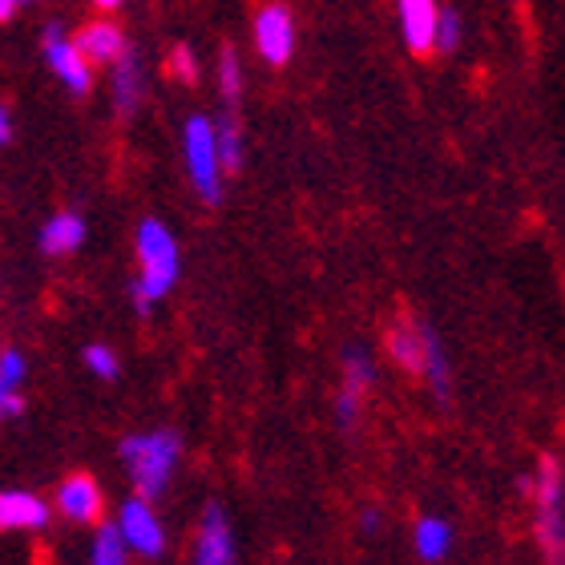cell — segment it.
<instances>
[{
    "label": "cell",
    "instance_id": "13",
    "mask_svg": "<svg viewBox=\"0 0 565 565\" xmlns=\"http://www.w3.org/2000/svg\"><path fill=\"white\" fill-rule=\"evenodd\" d=\"M73 45L82 49V57L89 61V65H114V61L130 49V41H126V33H121L118 21L97 17V21H89V24H82V29H77Z\"/></svg>",
    "mask_w": 565,
    "mask_h": 565
},
{
    "label": "cell",
    "instance_id": "1",
    "mask_svg": "<svg viewBox=\"0 0 565 565\" xmlns=\"http://www.w3.org/2000/svg\"><path fill=\"white\" fill-rule=\"evenodd\" d=\"M134 255H138V275H134V307L138 316H150L153 303H162L174 291L178 275H182V250H178L174 231L158 218H141L134 231Z\"/></svg>",
    "mask_w": 565,
    "mask_h": 565
},
{
    "label": "cell",
    "instance_id": "25",
    "mask_svg": "<svg viewBox=\"0 0 565 565\" xmlns=\"http://www.w3.org/2000/svg\"><path fill=\"white\" fill-rule=\"evenodd\" d=\"M166 73L182 85H194L199 82V57L190 53V45H174L170 49V57H166Z\"/></svg>",
    "mask_w": 565,
    "mask_h": 565
},
{
    "label": "cell",
    "instance_id": "29",
    "mask_svg": "<svg viewBox=\"0 0 565 565\" xmlns=\"http://www.w3.org/2000/svg\"><path fill=\"white\" fill-rule=\"evenodd\" d=\"M12 12H17V0H0V21H9Z\"/></svg>",
    "mask_w": 565,
    "mask_h": 565
},
{
    "label": "cell",
    "instance_id": "14",
    "mask_svg": "<svg viewBox=\"0 0 565 565\" xmlns=\"http://www.w3.org/2000/svg\"><path fill=\"white\" fill-rule=\"evenodd\" d=\"M396 12H401V33L408 53L413 57L436 53V12H440V4L436 0H396Z\"/></svg>",
    "mask_w": 565,
    "mask_h": 565
},
{
    "label": "cell",
    "instance_id": "27",
    "mask_svg": "<svg viewBox=\"0 0 565 565\" xmlns=\"http://www.w3.org/2000/svg\"><path fill=\"white\" fill-rule=\"evenodd\" d=\"M360 530L380 533V530H384V513H380V509H364V513H360Z\"/></svg>",
    "mask_w": 565,
    "mask_h": 565
},
{
    "label": "cell",
    "instance_id": "9",
    "mask_svg": "<svg viewBox=\"0 0 565 565\" xmlns=\"http://www.w3.org/2000/svg\"><path fill=\"white\" fill-rule=\"evenodd\" d=\"M255 49H259V57L275 70H282L295 53V17L287 4L271 0V4H263L255 12Z\"/></svg>",
    "mask_w": 565,
    "mask_h": 565
},
{
    "label": "cell",
    "instance_id": "11",
    "mask_svg": "<svg viewBox=\"0 0 565 565\" xmlns=\"http://www.w3.org/2000/svg\"><path fill=\"white\" fill-rule=\"evenodd\" d=\"M53 518V505L29 489H4L0 493V533H41Z\"/></svg>",
    "mask_w": 565,
    "mask_h": 565
},
{
    "label": "cell",
    "instance_id": "24",
    "mask_svg": "<svg viewBox=\"0 0 565 565\" xmlns=\"http://www.w3.org/2000/svg\"><path fill=\"white\" fill-rule=\"evenodd\" d=\"M24 380H29V360H24L21 348H0V384L21 392Z\"/></svg>",
    "mask_w": 565,
    "mask_h": 565
},
{
    "label": "cell",
    "instance_id": "6",
    "mask_svg": "<svg viewBox=\"0 0 565 565\" xmlns=\"http://www.w3.org/2000/svg\"><path fill=\"white\" fill-rule=\"evenodd\" d=\"M376 384V364H372V355L367 348L352 343V348H343V360H340V392H335V424H340L343 433H352L360 416H364V401L367 392Z\"/></svg>",
    "mask_w": 565,
    "mask_h": 565
},
{
    "label": "cell",
    "instance_id": "21",
    "mask_svg": "<svg viewBox=\"0 0 565 565\" xmlns=\"http://www.w3.org/2000/svg\"><path fill=\"white\" fill-rule=\"evenodd\" d=\"M218 94H223L226 109H235L243 97V65H238V53L231 45L218 53Z\"/></svg>",
    "mask_w": 565,
    "mask_h": 565
},
{
    "label": "cell",
    "instance_id": "20",
    "mask_svg": "<svg viewBox=\"0 0 565 565\" xmlns=\"http://www.w3.org/2000/svg\"><path fill=\"white\" fill-rule=\"evenodd\" d=\"M85 565H130V550L121 545L114 525H97L94 545H89V562Z\"/></svg>",
    "mask_w": 565,
    "mask_h": 565
},
{
    "label": "cell",
    "instance_id": "12",
    "mask_svg": "<svg viewBox=\"0 0 565 565\" xmlns=\"http://www.w3.org/2000/svg\"><path fill=\"white\" fill-rule=\"evenodd\" d=\"M384 352L404 376H420L424 372V323L413 316L392 319L384 331Z\"/></svg>",
    "mask_w": 565,
    "mask_h": 565
},
{
    "label": "cell",
    "instance_id": "16",
    "mask_svg": "<svg viewBox=\"0 0 565 565\" xmlns=\"http://www.w3.org/2000/svg\"><path fill=\"white\" fill-rule=\"evenodd\" d=\"M114 77H109V89H114V109L121 118H130L134 109L141 106V89H146V70H141V57L134 49H126L114 65Z\"/></svg>",
    "mask_w": 565,
    "mask_h": 565
},
{
    "label": "cell",
    "instance_id": "7",
    "mask_svg": "<svg viewBox=\"0 0 565 565\" xmlns=\"http://www.w3.org/2000/svg\"><path fill=\"white\" fill-rule=\"evenodd\" d=\"M53 513L70 525H102L106 518V489L89 472H70L53 489Z\"/></svg>",
    "mask_w": 565,
    "mask_h": 565
},
{
    "label": "cell",
    "instance_id": "31",
    "mask_svg": "<svg viewBox=\"0 0 565 565\" xmlns=\"http://www.w3.org/2000/svg\"><path fill=\"white\" fill-rule=\"evenodd\" d=\"M17 4H33V0H17Z\"/></svg>",
    "mask_w": 565,
    "mask_h": 565
},
{
    "label": "cell",
    "instance_id": "18",
    "mask_svg": "<svg viewBox=\"0 0 565 565\" xmlns=\"http://www.w3.org/2000/svg\"><path fill=\"white\" fill-rule=\"evenodd\" d=\"M420 376L433 384L436 404L452 401V364H448L445 340H440V335H436L428 323H424V372H420Z\"/></svg>",
    "mask_w": 565,
    "mask_h": 565
},
{
    "label": "cell",
    "instance_id": "19",
    "mask_svg": "<svg viewBox=\"0 0 565 565\" xmlns=\"http://www.w3.org/2000/svg\"><path fill=\"white\" fill-rule=\"evenodd\" d=\"M214 146H218L223 174H238V166H243V126H238L235 109H226L223 118L214 121Z\"/></svg>",
    "mask_w": 565,
    "mask_h": 565
},
{
    "label": "cell",
    "instance_id": "15",
    "mask_svg": "<svg viewBox=\"0 0 565 565\" xmlns=\"http://www.w3.org/2000/svg\"><path fill=\"white\" fill-rule=\"evenodd\" d=\"M82 243H85V218L77 211H57L41 226V235H36V247L49 259H65L73 250H82Z\"/></svg>",
    "mask_w": 565,
    "mask_h": 565
},
{
    "label": "cell",
    "instance_id": "26",
    "mask_svg": "<svg viewBox=\"0 0 565 565\" xmlns=\"http://www.w3.org/2000/svg\"><path fill=\"white\" fill-rule=\"evenodd\" d=\"M24 413V401H21V392H12L0 384V420H12V416H21Z\"/></svg>",
    "mask_w": 565,
    "mask_h": 565
},
{
    "label": "cell",
    "instance_id": "28",
    "mask_svg": "<svg viewBox=\"0 0 565 565\" xmlns=\"http://www.w3.org/2000/svg\"><path fill=\"white\" fill-rule=\"evenodd\" d=\"M9 138H12V114L9 106H0V146H9Z\"/></svg>",
    "mask_w": 565,
    "mask_h": 565
},
{
    "label": "cell",
    "instance_id": "5",
    "mask_svg": "<svg viewBox=\"0 0 565 565\" xmlns=\"http://www.w3.org/2000/svg\"><path fill=\"white\" fill-rule=\"evenodd\" d=\"M114 530H118L121 545L130 550V557L141 562H158L166 554V525L158 518L153 501L134 493L130 501H121L118 518H114Z\"/></svg>",
    "mask_w": 565,
    "mask_h": 565
},
{
    "label": "cell",
    "instance_id": "22",
    "mask_svg": "<svg viewBox=\"0 0 565 565\" xmlns=\"http://www.w3.org/2000/svg\"><path fill=\"white\" fill-rule=\"evenodd\" d=\"M82 364H85V372L94 380H118L121 376V360H118V352L109 348V343H89L82 352Z\"/></svg>",
    "mask_w": 565,
    "mask_h": 565
},
{
    "label": "cell",
    "instance_id": "23",
    "mask_svg": "<svg viewBox=\"0 0 565 565\" xmlns=\"http://www.w3.org/2000/svg\"><path fill=\"white\" fill-rule=\"evenodd\" d=\"M460 41H465V21L452 4H440L436 12V53H457Z\"/></svg>",
    "mask_w": 565,
    "mask_h": 565
},
{
    "label": "cell",
    "instance_id": "8",
    "mask_svg": "<svg viewBox=\"0 0 565 565\" xmlns=\"http://www.w3.org/2000/svg\"><path fill=\"white\" fill-rule=\"evenodd\" d=\"M41 49H45L49 70L57 73V82L65 85V89H70L73 97H85V94H89V85H94V65H89V61L82 57V49L73 45V36L65 33L61 24H49Z\"/></svg>",
    "mask_w": 565,
    "mask_h": 565
},
{
    "label": "cell",
    "instance_id": "3",
    "mask_svg": "<svg viewBox=\"0 0 565 565\" xmlns=\"http://www.w3.org/2000/svg\"><path fill=\"white\" fill-rule=\"evenodd\" d=\"M533 493V533L545 565H565V472L554 452L537 457L530 477Z\"/></svg>",
    "mask_w": 565,
    "mask_h": 565
},
{
    "label": "cell",
    "instance_id": "4",
    "mask_svg": "<svg viewBox=\"0 0 565 565\" xmlns=\"http://www.w3.org/2000/svg\"><path fill=\"white\" fill-rule=\"evenodd\" d=\"M182 158H186L190 186L206 206L223 202V162H218V146H214V121L206 114H194L182 126Z\"/></svg>",
    "mask_w": 565,
    "mask_h": 565
},
{
    "label": "cell",
    "instance_id": "2",
    "mask_svg": "<svg viewBox=\"0 0 565 565\" xmlns=\"http://www.w3.org/2000/svg\"><path fill=\"white\" fill-rule=\"evenodd\" d=\"M118 457L134 493L146 497V501H158L174 481L178 460H182V440L170 428H146V433H130L121 440Z\"/></svg>",
    "mask_w": 565,
    "mask_h": 565
},
{
    "label": "cell",
    "instance_id": "30",
    "mask_svg": "<svg viewBox=\"0 0 565 565\" xmlns=\"http://www.w3.org/2000/svg\"><path fill=\"white\" fill-rule=\"evenodd\" d=\"M94 4H97V9H121V0H94Z\"/></svg>",
    "mask_w": 565,
    "mask_h": 565
},
{
    "label": "cell",
    "instance_id": "17",
    "mask_svg": "<svg viewBox=\"0 0 565 565\" xmlns=\"http://www.w3.org/2000/svg\"><path fill=\"white\" fill-rule=\"evenodd\" d=\"M413 550L424 565H440L448 554H452V525L445 518H436V513H424L416 518L413 525Z\"/></svg>",
    "mask_w": 565,
    "mask_h": 565
},
{
    "label": "cell",
    "instance_id": "10",
    "mask_svg": "<svg viewBox=\"0 0 565 565\" xmlns=\"http://www.w3.org/2000/svg\"><path fill=\"white\" fill-rule=\"evenodd\" d=\"M235 530L226 521V509L211 501L194 530V565H235Z\"/></svg>",
    "mask_w": 565,
    "mask_h": 565
}]
</instances>
